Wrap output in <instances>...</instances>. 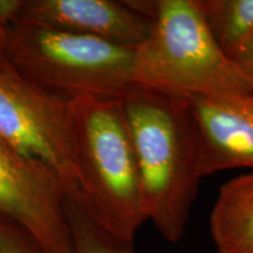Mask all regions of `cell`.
Segmentation results:
<instances>
[{"label":"cell","instance_id":"4fadbf2b","mask_svg":"<svg viewBox=\"0 0 253 253\" xmlns=\"http://www.w3.org/2000/svg\"><path fill=\"white\" fill-rule=\"evenodd\" d=\"M236 63L253 81V41L250 43L248 48L240 54L239 58L236 60Z\"/></svg>","mask_w":253,"mask_h":253},{"label":"cell","instance_id":"277c9868","mask_svg":"<svg viewBox=\"0 0 253 253\" xmlns=\"http://www.w3.org/2000/svg\"><path fill=\"white\" fill-rule=\"evenodd\" d=\"M6 61L34 86L69 100L121 97L134 84L135 50L23 18L7 28Z\"/></svg>","mask_w":253,"mask_h":253},{"label":"cell","instance_id":"9c48e42d","mask_svg":"<svg viewBox=\"0 0 253 253\" xmlns=\"http://www.w3.org/2000/svg\"><path fill=\"white\" fill-rule=\"evenodd\" d=\"M209 225L218 253H253V172L221 185Z\"/></svg>","mask_w":253,"mask_h":253},{"label":"cell","instance_id":"3957f363","mask_svg":"<svg viewBox=\"0 0 253 253\" xmlns=\"http://www.w3.org/2000/svg\"><path fill=\"white\" fill-rule=\"evenodd\" d=\"M134 84L188 97L253 95V81L217 45L198 0H157L149 36L135 50Z\"/></svg>","mask_w":253,"mask_h":253},{"label":"cell","instance_id":"6da1fadb","mask_svg":"<svg viewBox=\"0 0 253 253\" xmlns=\"http://www.w3.org/2000/svg\"><path fill=\"white\" fill-rule=\"evenodd\" d=\"M121 101L134 141L147 219L164 239L178 243L202 179L191 101L184 95L135 84Z\"/></svg>","mask_w":253,"mask_h":253},{"label":"cell","instance_id":"8fae6325","mask_svg":"<svg viewBox=\"0 0 253 253\" xmlns=\"http://www.w3.org/2000/svg\"><path fill=\"white\" fill-rule=\"evenodd\" d=\"M65 213L73 253H136L134 242L119 238L101 225L88 210L79 190L66 197Z\"/></svg>","mask_w":253,"mask_h":253},{"label":"cell","instance_id":"8992f818","mask_svg":"<svg viewBox=\"0 0 253 253\" xmlns=\"http://www.w3.org/2000/svg\"><path fill=\"white\" fill-rule=\"evenodd\" d=\"M73 191L54 170L0 140V217L26 231L45 253H73L65 213Z\"/></svg>","mask_w":253,"mask_h":253},{"label":"cell","instance_id":"7a4b0ae2","mask_svg":"<svg viewBox=\"0 0 253 253\" xmlns=\"http://www.w3.org/2000/svg\"><path fill=\"white\" fill-rule=\"evenodd\" d=\"M73 162L90 213L107 231L134 242L147 221L140 169L121 97L71 99Z\"/></svg>","mask_w":253,"mask_h":253},{"label":"cell","instance_id":"30bf717a","mask_svg":"<svg viewBox=\"0 0 253 253\" xmlns=\"http://www.w3.org/2000/svg\"><path fill=\"white\" fill-rule=\"evenodd\" d=\"M198 6L217 45L236 62L253 41V0H198Z\"/></svg>","mask_w":253,"mask_h":253},{"label":"cell","instance_id":"7c38bea8","mask_svg":"<svg viewBox=\"0 0 253 253\" xmlns=\"http://www.w3.org/2000/svg\"><path fill=\"white\" fill-rule=\"evenodd\" d=\"M0 253H45L18 225L0 217Z\"/></svg>","mask_w":253,"mask_h":253},{"label":"cell","instance_id":"5b68a950","mask_svg":"<svg viewBox=\"0 0 253 253\" xmlns=\"http://www.w3.org/2000/svg\"><path fill=\"white\" fill-rule=\"evenodd\" d=\"M0 140L38 160L79 190L73 162L71 100L34 86L0 63Z\"/></svg>","mask_w":253,"mask_h":253},{"label":"cell","instance_id":"5bb4252c","mask_svg":"<svg viewBox=\"0 0 253 253\" xmlns=\"http://www.w3.org/2000/svg\"><path fill=\"white\" fill-rule=\"evenodd\" d=\"M6 37L7 28L0 23V63L6 62Z\"/></svg>","mask_w":253,"mask_h":253},{"label":"cell","instance_id":"52a82bcc","mask_svg":"<svg viewBox=\"0 0 253 253\" xmlns=\"http://www.w3.org/2000/svg\"><path fill=\"white\" fill-rule=\"evenodd\" d=\"M20 18L131 50L147 40L153 27V20L114 0H25Z\"/></svg>","mask_w":253,"mask_h":253},{"label":"cell","instance_id":"ba28073f","mask_svg":"<svg viewBox=\"0 0 253 253\" xmlns=\"http://www.w3.org/2000/svg\"><path fill=\"white\" fill-rule=\"evenodd\" d=\"M198 126L199 176L253 169V95L189 97Z\"/></svg>","mask_w":253,"mask_h":253}]
</instances>
